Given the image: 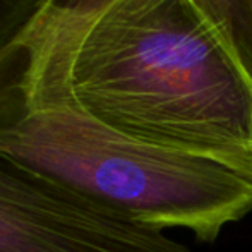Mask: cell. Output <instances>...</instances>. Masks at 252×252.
<instances>
[{
  "label": "cell",
  "instance_id": "1",
  "mask_svg": "<svg viewBox=\"0 0 252 252\" xmlns=\"http://www.w3.org/2000/svg\"><path fill=\"white\" fill-rule=\"evenodd\" d=\"M98 0H47L0 53V159L158 230L202 242L252 211V180L112 129L76 98L70 62Z\"/></svg>",
  "mask_w": 252,
  "mask_h": 252
},
{
  "label": "cell",
  "instance_id": "2",
  "mask_svg": "<svg viewBox=\"0 0 252 252\" xmlns=\"http://www.w3.org/2000/svg\"><path fill=\"white\" fill-rule=\"evenodd\" d=\"M70 83L112 129L252 180V79L189 0H98Z\"/></svg>",
  "mask_w": 252,
  "mask_h": 252
},
{
  "label": "cell",
  "instance_id": "3",
  "mask_svg": "<svg viewBox=\"0 0 252 252\" xmlns=\"http://www.w3.org/2000/svg\"><path fill=\"white\" fill-rule=\"evenodd\" d=\"M0 252H190L163 230L110 211L0 159Z\"/></svg>",
  "mask_w": 252,
  "mask_h": 252
},
{
  "label": "cell",
  "instance_id": "4",
  "mask_svg": "<svg viewBox=\"0 0 252 252\" xmlns=\"http://www.w3.org/2000/svg\"><path fill=\"white\" fill-rule=\"evenodd\" d=\"M216 28L252 79V0H189Z\"/></svg>",
  "mask_w": 252,
  "mask_h": 252
},
{
  "label": "cell",
  "instance_id": "5",
  "mask_svg": "<svg viewBox=\"0 0 252 252\" xmlns=\"http://www.w3.org/2000/svg\"><path fill=\"white\" fill-rule=\"evenodd\" d=\"M45 3L47 0H0V53L31 26Z\"/></svg>",
  "mask_w": 252,
  "mask_h": 252
}]
</instances>
